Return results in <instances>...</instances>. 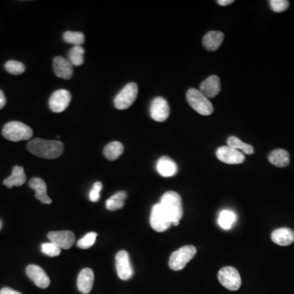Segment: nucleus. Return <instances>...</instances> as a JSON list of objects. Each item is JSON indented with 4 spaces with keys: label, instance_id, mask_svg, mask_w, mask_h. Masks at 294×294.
Wrapping results in <instances>:
<instances>
[{
    "label": "nucleus",
    "instance_id": "1",
    "mask_svg": "<svg viewBox=\"0 0 294 294\" xmlns=\"http://www.w3.org/2000/svg\"><path fill=\"white\" fill-rule=\"evenodd\" d=\"M27 149L32 155L44 159H56L62 155L64 145L62 141L34 138L29 141Z\"/></svg>",
    "mask_w": 294,
    "mask_h": 294
},
{
    "label": "nucleus",
    "instance_id": "2",
    "mask_svg": "<svg viewBox=\"0 0 294 294\" xmlns=\"http://www.w3.org/2000/svg\"><path fill=\"white\" fill-rule=\"evenodd\" d=\"M160 205L165 213L172 222V225L180 223L183 216L182 202L178 193L175 191H168L164 193L160 199Z\"/></svg>",
    "mask_w": 294,
    "mask_h": 294
},
{
    "label": "nucleus",
    "instance_id": "3",
    "mask_svg": "<svg viewBox=\"0 0 294 294\" xmlns=\"http://www.w3.org/2000/svg\"><path fill=\"white\" fill-rule=\"evenodd\" d=\"M3 136L11 141L30 140L33 137L31 127L19 121H11L6 123L3 128Z\"/></svg>",
    "mask_w": 294,
    "mask_h": 294
},
{
    "label": "nucleus",
    "instance_id": "4",
    "mask_svg": "<svg viewBox=\"0 0 294 294\" xmlns=\"http://www.w3.org/2000/svg\"><path fill=\"white\" fill-rule=\"evenodd\" d=\"M187 102L201 116H210L213 112V104L199 89L190 88L187 93Z\"/></svg>",
    "mask_w": 294,
    "mask_h": 294
},
{
    "label": "nucleus",
    "instance_id": "5",
    "mask_svg": "<svg viewBox=\"0 0 294 294\" xmlns=\"http://www.w3.org/2000/svg\"><path fill=\"white\" fill-rule=\"evenodd\" d=\"M196 248L193 245L181 247L173 252L169 258V267L175 271L185 268L187 263H190L196 254Z\"/></svg>",
    "mask_w": 294,
    "mask_h": 294
},
{
    "label": "nucleus",
    "instance_id": "6",
    "mask_svg": "<svg viewBox=\"0 0 294 294\" xmlns=\"http://www.w3.org/2000/svg\"><path fill=\"white\" fill-rule=\"evenodd\" d=\"M138 87L135 83H130L119 91L114 100L115 106L118 109H126L130 108L137 98Z\"/></svg>",
    "mask_w": 294,
    "mask_h": 294
},
{
    "label": "nucleus",
    "instance_id": "7",
    "mask_svg": "<svg viewBox=\"0 0 294 294\" xmlns=\"http://www.w3.org/2000/svg\"><path fill=\"white\" fill-rule=\"evenodd\" d=\"M219 282L229 290L236 291L241 286V278L237 269L225 266L218 272Z\"/></svg>",
    "mask_w": 294,
    "mask_h": 294
},
{
    "label": "nucleus",
    "instance_id": "8",
    "mask_svg": "<svg viewBox=\"0 0 294 294\" xmlns=\"http://www.w3.org/2000/svg\"><path fill=\"white\" fill-rule=\"evenodd\" d=\"M150 223L151 227L157 232H163L171 227L172 222L165 213L160 204H156L152 208Z\"/></svg>",
    "mask_w": 294,
    "mask_h": 294
},
{
    "label": "nucleus",
    "instance_id": "9",
    "mask_svg": "<svg viewBox=\"0 0 294 294\" xmlns=\"http://www.w3.org/2000/svg\"><path fill=\"white\" fill-rule=\"evenodd\" d=\"M116 270L118 277L123 280H128L133 277V268L128 252L125 250L119 251L116 256Z\"/></svg>",
    "mask_w": 294,
    "mask_h": 294
},
{
    "label": "nucleus",
    "instance_id": "10",
    "mask_svg": "<svg viewBox=\"0 0 294 294\" xmlns=\"http://www.w3.org/2000/svg\"><path fill=\"white\" fill-rule=\"evenodd\" d=\"M71 102V94L66 89H59L54 91L50 97L49 108L55 113L64 112Z\"/></svg>",
    "mask_w": 294,
    "mask_h": 294
},
{
    "label": "nucleus",
    "instance_id": "11",
    "mask_svg": "<svg viewBox=\"0 0 294 294\" xmlns=\"http://www.w3.org/2000/svg\"><path fill=\"white\" fill-rule=\"evenodd\" d=\"M216 155L220 161L228 164H240L244 163L245 159V155L242 152L229 145L219 147Z\"/></svg>",
    "mask_w": 294,
    "mask_h": 294
},
{
    "label": "nucleus",
    "instance_id": "12",
    "mask_svg": "<svg viewBox=\"0 0 294 294\" xmlns=\"http://www.w3.org/2000/svg\"><path fill=\"white\" fill-rule=\"evenodd\" d=\"M150 114L155 121H165L170 115V107L167 101L161 97L155 98L150 106Z\"/></svg>",
    "mask_w": 294,
    "mask_h": 294
},
{
    "label": "nucleus",
    "instance_id": "13",
    "mask_svg": "<svg viewBox=\"0 0 294 294\" xmlns=\"http://www.w3.org/2000/svg\"><path fill=\"white\" fill-rule=\"evenodd\" d=\"M48 238L60 249H70L76 241V235L70 231H51L48 234Z\"/></svg>",
    "mask_w": 294,
    "mask_h": 294
},
{
    "label": "nucleus",
    "instance_id": "14",
    "mask_svg": "<svg viewBox=\"0 0 294 294\" xmlns=\"http://www.w3.org/2000/svg\"><path fill=\"white\" fill-rule=\"evenodd\" d=\"M26 274L39 288H47L51 283L48 274L37 265H29L26 267Z\"/></svg>",
    "mask_w": 294,
    "mask_h": 294
},
{
    "label": "nucleus",
    "instance_id": "15",
    "mask_svg": "<svg viewBox=\"0 0 294 294\" xmlns=\"http://www.w3.org/2000/svg\"><path fill=\"white\" fill-rule=\"evenodd\" d=\"M53 70L57 77L70 80L73 76V65L66 58L56 57L53 59Z\"/></svg>",
    "mask_w": 294,
    "mask_h": 294
},
{
    "label": "nucleus",
    "instance_id": "16",
    "mask_svg": "<svg viewBox=\"0 0 294 294\" xmlns=\"http://www.w3.org/2000/svg\"><path fill=\"white\" fill-rule=\"evenodd\" d=\"M199 90L208 99L215 98L220 91V79L217 76H209L201 83Z\"/></svg>",
    "mask_w": 294,
    "mask_h": 294
},
{
    "label": "nucleus",
    "instance_id": "17",
    "mask_svg": "<svg viewBox=\"0 0 294 294\" xmlns=\"http://www.w3.org/2000/svg\"><path fill=\"white\" fill-rule=\"evenodd\" d=\"M94 270L90 268H84L80 271L77 279L78 289L84 294H88L94 286Z\"/></svg>",
    "mask_w": 294,
    "mask_h": 294
},
{
    "label": "nucleus",
    "instance_id": "18",
    "mask_svg": "<svg viewBox=\"0 0 294 294\" xmlns=\"http://www.w3.org/2000/svg\"><path fill=\"white\" fill-rule=\"evenodd\" d=\"M29 187L35 191L36 199L45 205L52 204V200L48 197L47 193V185L45 181L40 177H33L29 181Z\"/></svg>",
    "mask_w": 294,
    "mask_h": 294
},
{
    "label": "nucleus",
    "instance_id": "19",
    "mask_svg": "<svg viewBox=\"0 0 294 294\" xmlns=\"http://www.w3.org/2000/svg\"><path fill=\"white\" fill-rule=\"evenodd\" d=\"M156 170L162 177H170L177 174L178 168L173 159L167 156H163L156 163Z\"/></svg>",
    "mask_w": 294,
    "mask_h": 294
},
{
    "label": "nucleus",
    "instance_id": "20",
    "mask_svg": "<svg viewBox=\"0 0 294 294\" xmlns=\"http://www.w3.org/2000/svg\"><path fill=\"white\" fill-rule=\"evenodd\" d=\"M271 240L280 246H288L293 243L294 231L287 227L277 229L271 234Z\"/></svg>",
    "mask_w": 294,
    "mask_h": 294
},
{
    "label": "nucleus",
    "instance_id": "21",
    "mask_svg": "<svg viewBox=\"0 0 294 294\" xmlns=\"http://www.w3.org/2000/svg\"><path fill=\"white\" fill-rule=\"evenodd\" d=\"M224 40L223 32L213 30L204 36L203 45L208 51H216L222 45Z\"/></svg>",
    "mask_w": 294,
    "mask_h": 294
},
{
    "label": "nucleus",
    "instance_id": "22",
    "mask_svg": "<svg viewBox=\"0 0 294 294\" xmlns=\"http://www.w3.org/2000/svg\"><path fill=\"white\" fill-rule=\"evenodd\" d=\"M26 176L23 167L15 166L12 169L10 177L4 180V184L8 188H12L13 187H21L26 182Z\"/></svg>",
    "mask_w": 294,
    "mask_h": 294
},
{
    "label": "nucleus",
    "instance_id": "23",
    "mask_svg": "<svg viewBox=\"0 0 294 294\" xmlns=\"http://www.w3.org/2000/svg\"><path fill=\"white\" fill-rule=\"evenodd\" d=\"M271 164L278 168H285L290 163V156L288 151L284 149H277L271 151L268 157Z\"/></svg>",
    "mask_w": 294,
    "mask_h": 294
},
{
    "label": "nucleus",
    "instance_id": "24",
    "mask_svg": "<svg viewBox=\"0 0 294 294\" xmlns=\"http://www.w3.org/2000/svg\"><path fill=\"white\" fill-rule=\"evenodd\" d=\"M123 145L119 141H112L111 143L107 144L104 148V155L105 157L111 160L114 161L123 153Z\"/></svg>",
    "mask_w": 294,
    "mask_h": 294
},
{
    "label": "nucleus",
    "instance_id": "25",
    "mask_svg": "<svg viewBox=\"0 0 294 294\" xmlns=\"http://www.w3.org/2000/svg\"><path fill=\"white\" fill-rule=\"evenodd\" d=\"M236 222V214L231 210H223L218 217V224L224 230H229Z\"/></svg>",
    "mask_w": 294,
    "mask_h": 294
},
{
    "label": "nucleus",
    "instance_id": "26",
    "mask_svg": "<svg viewBox=\"0 0 294 294\" xmlns=\"http://www.w3.org/2000/svg\"><path fill=\"white\" fill-rule=\"evenodd\" d=\"M84 48L82 46H74L68 52V60L73 66H81L84 63Z\"/></svg>",
    "mask_w": 294,
    "mask_h": 294
},
{
    "label": "nucleus",
    "instance_id": "27",
    "mask_svg": "<svg viewBox=\"0 0 294 294\" xmlns=\"http://www.w3.org/2000/svg\"><path fill=\"white\" fill-rule=\"evenodd\" d=\"M227 144L229 146L238 150L246 155H252L254 152V148L252 147V145L243 142L241 139H238V137H234V136L229 137L227 139Z\"/></svg>",
    "mask_w": 294,
    "mask_h": 294
},
{
    "label": "nucleus",
    "instance_id": "28",
    "mask_svg": "<svg viewBox=\"0 0 294 294\" xmlns=\"http://www.w3.org/2000/svg\"><path fill=\"white\" fill-rule=\"evenodd\" d=\"M63 40L67 44L81 46L85 41V37L81 32L66 31L64 33Z\"/></svg>",
    "mask_w": 294,
    "mask_h": 294
},
{
    "label": "nucleus",
    "instance_id": "29",
    "mask_svg": "<svg viewBox=\"0 0 294 294\" xmlns=\"http://www.w3.org/2000/svg\"><path fill=\"white\" fill-rule=\"evenodd\" d=\"M4 67L8 73L14 75V76H19L26 71V66L24 64L17 62V61H13V60L7 62Z\"/></svg>",
    "mask_w": 294,
    "mask_h": 294
},
{
    "label": "nucleus",
    "instance_id": "30",
    "mask_svg": "<svg viewBox=\"0 0 294 294\" xmlns=\"http://www.w3.org/2000/svg\"><path fill=\"white\" fill-rule=\"evenodd\" d=\"M97 237H98V234L96 232L88 233L85 236L78 241V247H80V249H89L95 244Z\"/></svg>",
    "mask_w": 294,
    "mask_h": 294
},
{
    "label": "nucleus",
    "instance_id": "31",
    "mask_svg": "<svg viewBox=\"0 0 294 294\" xmlns=\"http://www.w3.org/2000/svg\"><path fill=\"white\" fill-rule=\"evenodd\" d=\"M41 249L44 254L48 255V256H58L61 254V249L59 247L54 245L53 243H44L41 245Z\"/></svg>",
    "mask_w": 294,
    "mask_h": 294
},
{
    "label": "nucleus",
    "instance_id": "32",
    "mask_svg": "<svg viewBox=\"0 0 294 294\" xmlns=\"http://www.w3.org/2000/svg\"><path fill=\"white\" fill-rule=\"evenodd\" d=\"M269 4L271 10L274 12H284L289 7V2L287 0H270Z\"/></svg>",
    "mask_w": 294,
    "mask_h": 294
},
{
    "label": "nucleus",
    "instance_id": "33",
    "mask_svg": "<svg viewBox=\"0 0 294 294\" xmlns=\"http://www.w3.org/2000/svg\"><path fill=\"white\" fill-rule=\"evenodd\" d=\"M102 190V183L97 181L93 186V189L89 193V199L91 202H98L100 199V192Z\"/></svg>",
    "mask_w": 294,
    "mask_h": 294
},
{
    "label": "nucleus",
    "instance_id": "34",
    "mask_svg": "<svg viewBox=\"0 0 294 294\" xmlns=\"http://www.w3.org/2000/svg\"><path fill=\"white\" fill-rule=\"evenodd\" d=\"M106 209L108 210L116 211L118 209H121L124 206V202L123 200H119V199H115L114 197H111L109 199L106 200Z\"/></svg>",
    "mask_w": 294,
    "mask_h": 294
},
{
    "label": "nucleus",
    "instance_id": "35",
    "mask_svg": "<svg viewBox=\"0 0 294 294\" xmlns=\"http://www.w3.org/2000/svg\"><path fill=\"white\" fill-rule=\"evenodd\" d=\"M0 294H22L20 292H17V291L13 290L12 288H8V287H5V288H3L1 290H0Z\"/></svg>",
    "mask_w": 294,
    "mask_h": 294
},
{
    "label": "nucleus",
    "instance_id": "36",
    "mask_svg": "<svg viewBox=\"0 0 294 294\" xmlns=\"http://www.w3.org/2000/svg\"><path fill=\"white\" fill-rule=\"evenodd\" d=\"M7 103L6 98H5V95H4V91L0 89V109H3V108L5 106Z\"/></svg>",
    "mask_w": 294,
    "mask_h": 294
},
{
    "label": "nucleus",
    "instance_id": "37",
    "mask_svg": "<svg viewBox=\"0 0 294 294\" xmlns=\"http://www.w3.org/2000/svg\"><path fill=\"white\" fill-rule=\"evenodd\" d=\"M217 3L222 6H228L234 3V0H217Z\"/></svg>",
    "mask_w": 294,
    "mask_h": 294
},
{
    "label": "nucleus",
    "instance_id": "38",
    "mask_svg": "<svg viewBox=\"0 0 294 294\" xmlns=\"http://www.w3.org/2000/svg\"><path fill=\"white\" fill-rule=\"evenodd\" d=\"M1 227H2V223H1V220H0V229H1Z\"/></svg>",
    "mask_w": 294,
    "mask_h": 294
}]
</instances>
